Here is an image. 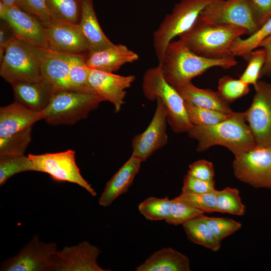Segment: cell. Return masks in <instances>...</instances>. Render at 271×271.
<instances>
[{"mask_svg":"<svg viewBox=\"0 0 271 271\" xmlns=\"http://www.w3.org/2000/svg\"><path fill=\"white\" fill-rule=\"evenodd\" d=\"M187 133L198 141V152L219 145L227 148L236 156L256 146L244 112H234L226 120L213 125H193Z\"/></svg>","mask_w":271,"mask_h":271,"instance_id":"cell-1","label":"cell"},{"mask_svg":"<svg viewBox=\"0 0 271 271\" xmlns=\"http://www.w3.org/2000/svg\"><path fill=\"white\" fill-rule=\"evenodd\" d=\"M237 64L233 56L209 59L191 51L180 39L168 44L161 65L165 80L173 87L186 83L210 68H230Z\"/></svg>","mask_w":271,"mask_h":271,"instance_id":"cell-2","label":"cell"},{"mask_svg":"<svg viewBox=\"0 0 271 271\" xmlns=\"http://www.w3.org/2000/svg\"><path fill=\"white\" fill-rule=\"evenodd\" d=\"M248 35L241 27L208 23L199 16L193 26L179 37L194 53L209 59H222L233 56L230 51L238 37Z\"/></svg>","mask_w":271,"mask_h":271,"instance_id":"cell-3","label":"cell"},{"mask_svg":"<svg viewBox=\"0 0 271 271\" xmlns=\"http://www.w3.org/2000/svg\"><path fill=\"white\" fill-rule=\"evenodd\" d=\"M143 92L150 101L159 99L167 110V122L174 132H188L193 126L190 122L185 100L175 87L165 79L161 65L148 69L142 82Z\"/></svg>","mask_w":271,"mask_h":271,"instance_id":"cell-4","label":"cell"},{"mask_svg":"<svg viewBox=\"0 0 271 271\" xmlns=\"http://www.w3.org/2000/svg\"><path fill=\"white\" fill-rule=\"evenodd\" d=\"M46 51L15 38L0 61L1 76L12 85L42 79L41 65Z\"/></svg>","mask_w":271,"mask_h":271,"instance_id":"cell-5","label":"cell"},{"mask_svg":"<svg viewBox=\"0 0 271 271\" xmlns=\"http://www.w3.org/2000/svg\"><path fill=\"white\" fill-rule=\"evenodd\" d=\"M102 101L93 93L74 89H57L42 110L49 124L71 125L85 118Z\"/></svg>","mask_w":271,"mask_h":271,"instance_id":"cell-6","label":"cell"},{"mask_svg":"<svg viewBox=\"0 0 271 271\" xmlns=\"http://www.w3.org/2000/svg\"><path fill=\"white\" fill-rule=\"evenodd\" d=\"M221 0H181L167 15L153 33L155 52L161 64L168 44L188 30L208 5Z\"/></svg>","mask_w":271,"mask_h":271,"instance_id":"cell-7","label":"cell"},{"mask_svg":"<svg viewBox=\"0 0 271 271\" xmlns=\"http://www.w3.org/2000/svg\"><path fill=\"white\" fill-rule=\"evenodd\" d=\"M199 17L208 23L245 29L250 36L260 28L249 0H221L207 6Z\"/></svg>","mask_w":271,"mask_h":271,"instance_id":"cell-8","label":"cell"},{"mask_svg":"<svg viewBox=\"0 0 271 271\" xmlns=\"http://www.w3.org/2000/svg\"><path fill=\"white\" fill-rule=\"evenodd\" d=\"M35 171L49 174L55 181L69 182L78 185L92 196L96 192L80 174L75 161V152L72 150L41 155L29 154Z\"/></svg>","mask_w":271,"mask_h":271,"instance_id":"cell-9","label":"cell"},{"mask_svg":"<svg viewBox=\"0 0 271 271\" xmlns=\"http://www.w3.org/2000/svg\"><path fill=\"white\" fill-rule=\"evenodd\" d=\"M235 177L255 188L271 190V148L256 146L235 156L232 163Z\"/></svg>","mask_w":271,"mask_h":271,"instance_id":"cell-10","label":"cell"},{"mask_svg":"<svg viewBox=\"0 0 271 271\" xmlns=\"http://www.w3.org/2000/svg\"><path fill=\"white\" fill-rule=\"evenodd\" d=\"M57 246L34 235L14 256L3 261L1 271H54Z\"/></svg>","mask_w":271,"mask_h":271,"instance_id":"cell-11","label":"cell"},{"mask_svg":"<svg viewBox=\"0 0 271 271\" xmlns=\"http://www.w3.org/2000/svg\"><path fill=\"white\" fill-rule=\"evenodd\" d=\"M249 108L244 112L256 145L271 148V84L258 81Z\"/></svg>","mask_w":271,"mask_h":271,"instance_id":"cell-12","label":"cell"},{"mask_svg":"<svg viewBox=\"0 0 271 271\" xmlns=\"http://www.w3.org/2000/svg\"><path fill=\"white\" fill-rule=\"evenodd\" d=\"M0 17L12 29L16 38L48 50L45 27L34 17L17 6L7 7L0 2Z\"/></svg>","mask_w":271,"mask_h":271,"instance_id":"cell-13","label":"cell"},{"mask_svg":"<svg viewBox=\"0 0 271 271\" xmlns=\"http://www.w3.org/2000/svg\"><path fill=\"white\" fill-rule=\"evenodd\" d=\"M156 100L157 107L150 124L144 132L134 136L131 141V155L142 162L168 142L167 110L159 99Z\"/></svg>","mask_w":271,"mask_h":271,"instance_id":"cell-14","label":"cell"},{"mask_svg":"<svg viewBox=\"0 0 271 271\" xmlns=\"http://www.w3.org/2000/svg\"><path fill=\"white\" fill-rule=\"evenodd\" d=\"M48 50L60 54L87 56L91 51L78 25L56 22L45 28Z\"/></svg>","mask_w":271,"mask_h":271,"instance_id":"cell-15","label":"cell"},{"mask_svg":"<svg viewBox=\"0 0 271 271\" xmlns=\"http://www.w3.org/2000/svg\"><path fill=\"white\" fill-rule=\"evenodd\" d=\"M134 75L122 76L90 69L89 83L93 92L102 101H107L114 106L115 112L120 111L124 104L126 89L135 80Z\"/></svg>","mask_w":271,"mask_h":271,"instance_id":"cell-16","label":"cell"},{"mask_svg":"<svg viewBox=\"0 0 271 271\" xmlns=\"http://www.w3.org/2000/svg\"><path fill=\"white\" fill-rule=\"evenodd\" d=\"M101 253L97 246L87 241L65 246L55 256L54 271H107L99 266L97 259Z\"/></svg>","mask_w":271,"mask_h":271,"instance_id":"cell-17","label":"cell"},{"mask_svg":"<svg viewBox=\"0 0 271 271\" xmlns=\"http://www.w3.org/2000/svg\"><path fill=\"white\" fill-rule=\"evenodd\" d=\"M44 119L42 111L33 109L15 101L0 108V138L12 136Z\"/></svg>","mask_w":271,"mask_h":271,"instance_id":"cell-18","label":"cell"},{"mask_svg":"<svg viewBox=\"0 0 271 271\" xmlns=\"http://www.w3.org/2000/svg\"><path fill=\"white\" fill-rule=\"evenodd\" d=\"M138 55L122 44L98 51H91L85 58L88 68L107 72L118 70L122 65L139 60Z\"/></svg>","mask_w":271,"mask_h":271,"instance_id":"cell-19","label":"cell"},{"mask_svg":"<svg viewBox=\"0 0 271 271\" xmlns=\"http://www.w3.org/2000/svg\"><path fill=\"white\" fill-rule=\"evenodd\" d=\"M12 86L15 101L40 111L47 107L57 90L43 78L36 81L17 83Z\"/></svg>","mask_w":271,"mask_h":271,"instance_id":"cell-20","label":"cell"},{"mask_svg":"<svg viewBox=\"0 0 271 271\" xmlns=\"http://www.w3.org/2000/svg\"><path fill=\"white\" fill-rule=\"evenodd\" d=\"M142 162L139 159L131 155L106 183L98 199L100 206H109L118 196L128 190L140 170Z\"/></svg>","mask_w":271,"mask_h":271,"instance_id":"cell-21","label":"cell"},{"mask_svg":"<svg viewBox=\"0 0 271 271\" xmlns=\"http://www.w3.org/2000/svg\"><path fill=\"white\" fill-rule=\"evenodd\" d=\"M174 87L183 99L191 105L227 113L234 112L229 103L221 97L218 91L198 88L191 81Z\"/></svg>","mask_w":271,"mask_h":271,"instance_id":"cell-22","label":"cell"},{"mask_svg":"<svg viewBox=\"0 0 271 271\" xmlns=\"http://www.w3.org/2000/svg\"><path fill=\"white\" fill-rule=\"evenodd\" d=\"M81 12L78 27L88 41L91 51H98L112 46L97 20L93 0H80Z\"/></svg>","mask_w":271,"mask_h":271,"instance_id":"cell-23","label":"cell"},{"mask_svg":"<svg viewBox=\"0 0 271 271\" xmlns=\"http://www.w3.org/2000/svg\"><path fill=\"white\" fill-rule=\"evenodd\" d=\"M136 271H189L190 260L183 253L171 248H162L153 253Z\"/></svg>","mask_w":271,"mask_h":271,"instance_id":"cell-24","label":"cell"},{"mask_svg":"<svg viewBox=\"0 0 271 271\" xmlns=\"http://www.w3.org/2000/svg\"><path fill=\"white\" fill-rule=\"evenodd\" d=\"M41 73L56 89H74L68 64L59 53L47 50L41 62Z\"/></svg>","mask_w":271,"mask_h":271,"instance_id":"cell-25","label":"cell"},{"mask_svg":"<svg viewBox=\"0 0 271 271\" xmlns=\"http://www.w3.org/2000/svg\"><path fill=\"white\" fill-rule=\"evenodd\" d=\"M202 217L184 223V230L191 242L216 251L221 247V240L212 233Z\"/></svg>","mask_w":271,"mask_h":271,"instance_id":"cell-26","label":"cell"},{"mask_svg":"<svg viewBox=\"0 0 271 271\" xmlns=\"http://www.w3.org/2000/svg\"><path fill=\"white\" fill-rule=\"evenodd\" d=\"M67 62L71 84L74 89L93 93L89 83L90 69L86 64V56L68 54H60Z\"/></svg>","mask_w":271,"mask_h":271,"instance_id":"cell-27","label":"cell"},{"mask_svg":"<svg viewBox=\"0 0 271 271\" xmlns=\"http://www.w3.org/2000/svg\"><path fill=\"white\" fill-rule=\"evenodd\" d=\"M47 8L57 22L78 25L81 12L80 0H45Z\"/></svg>","mask_w":271,"mask_h":271,"instance_id":"cell-28","label":"cell"},{"mask_svg":"<svg viewBox=\"0 0 271 271\" xmlns=\"http://www.w3.org/2000/svg\"><path fill=\"white\" fill-rule=\"evenodd\" d=\"M271 35V18L253 34L245 39L237 38L232 43L230 51L235 57H241L246 59L249 53L257 49L261 42Z\"/></svg>","mask_w":271,"mask_h":271,"instance_id":"cell-29","label":"cell"},{"mask_svg":"<svg viewBox=\"0 0 271 271\" xmlns=\"http://www.w3.org/2000/svg\"><path fill=\"white\" fill-rule=\"evenodd\" d=\"M216 196L217 212L238 216L244 214L245 207L237 189L228 187L220 191L216 190Z\"/></svg>","mask_w":271,"mask_h":271,"instance_id":"cell-30","label":"cell"},{"mask_svg":"<svg viewBox=\"0 0 271 271\" xmlns=\"http://www.w3.org/2000/svg\"><path fill=\"white\" fill-rule=\"evenodd\" d=\"M27 171H35L33 163L28 156L0 157V186H3L13 176Z\"/></svg>","mask_w":271,"mask_h":271,"instance_id":"cell-31","label":"cell"},{"mask_svg":"<svg viewBox=\"0 0 271 271\" xmlns=\"http://www.w3.org/2000/svg\"><path fill=\"white\" fill-rule=\"evenodd\" d=\"M172 205V199L168 197H151L139 205L138 210L149 220H166L170 215Z\"/></svg>","mask_w":271,"mask_h":271,"instance_id":"cell-32","label":"cell"},{"mask_svg":"<svg viewBox=\"0 0 271 271\" xmlns=\"http://www.w3.org/2000/svg\"><path fill=\"white\" fill-rule=\"evenodd\" d=\"M32 126L6 138H0V157L24 155L31 142Z\"/></svg>","mask_w":271,"mask_h":271,"instance_id":"cell-33","label":"cell"},{"mask_svg":"<svg viewBox=\"0 0 271 271\" xmlns=\"http://www.w3.org/2000/svg\"><path fill=\"white\" fill-rule=\"evenodd\" d=\"M187 112L193 125L203 126L217 124L229 118L232 113H227L191 105L185 101Z\"/></svg>","mask_w":271,"mask_h":271,"instance_id":"cell-34","label":"cell"},{"mask_svg":"<svg viewBox=\"0 0 271 271\" xmlns=\"http://www.w3.org/2000/svg\"><path fill=\"white\" fill-rule=\"evenodd\" d=\"M217 91L229 103L246 95L249 88L248 84L240 79H235L226 75L219 79Z\"/></svg>","mask_w":271,"mask_h":271,"instance_id":"cell-35","label":"cell"},{"mask_svg":"<svg viewBox=\"0 0 271 271\" xmlns=\"http://www.w3.org/2000/svg\"><path fill=\"white\" fill-rule=\"evenodd\" d=\"M172 202L170 215L165 220L169 224L183 225L191 219L203 216L205 213L201 210L174 198L172 199Z\"/></svg>","mask_w":271,"mask_h":271,"instance_id":"cell-36","label":"cell"},{"mask_svg":"<svg viewBox=\"0 0 271 271\" xmlns=\"http://www.w3.org/2000/svg\"><path fill=\"white\" fill-rule=\"evenodd\" d=\"M265 52L263 48L251 51L245 60L247 67L239 79L248 85L257 84L261 70L265 61Z\"/></svg>","mask_w":271,"mask_h":271,"instance_id":"cell-37","label":"cell"},{"mask_svg":"<svg viewBox=\"0 0 271 271\" xmlns=\"http://www.w3.org/2000/svg\"><path fill=\"white\" fill-rule=\"evenodd\" d=\"M17 6L34 17L45 28L57 22L50 14L45 0H18Z\"/></svg>","mask_w":271,"mask_h":271,"instance_id":"cell-38","label":"cell"},{"mask_svg":"<svg viewBox=\"0 0 271 271\" xmlns=\"http://www.w3.org/2000/svg\"><path fill=\"white\" fill-rule=\"evenodd\" d=\"M202 217L212 233L221 241L241 227L240 223L230 218L210 217L204 215Z\"/></svg>","mask_w":271,"mask_h":271,"instance_id":"cell-39","label":"cell"},{"mask_svg":"<svg viewBox=\"0 0 271 271\" xmlns=\"http://www.w3.org/2000/svg\"><path fill=\"white\" fill-rule=\"evenodd\" d=\"M216 194L214 192L203 194L182 193L174 199L190 204L205 213L217 212L216 207Z\"/></svg>","mask_w":271,"mask_h":271,"instance_id":"cell-40","label":"cell"},{"mask_svg":"<svg viewBox=\"0 0 271 271\" xmlns=\"http://www.w3.org/2000/svg\"><path fill=\"white\" fill-rule=\"evenodd\" d=\"M216 190L214 181H204L188 174L184 177L182 193L203 194L213 192Z\"/></svg>","mask_w":271,"mask_h":271,"instance_id":"cell-41","label":"cell"},{"mask_svg":"<svg viewBox=\"0 0 271 271\" xmlns=\"http://www.w3.org/2000/svg\"><path fill=\"white\" fill-rule=\"evenodd\" d=\"M187 174L204 181H214V171L213 164L206 160H198L190 164Z\"/></svg>","mask_w":271,"mask_h":271,"instance_id":"cell-42","label":"cell"},{"mask_svg":"<svg viewBox=\"0 0 271 271\" xmlns=\"http://www.w3.org/2000/svg\"><path fill=\"white\" fill-rule=\"evenodd\" d=\"M261 27L271 18V0H249Z\"/></svg>","mask_w":271,"mask_h":271,"instance_id":"cell-43","label":"cell"},{"mask_svg":"<svg viewBox=\"0 0 271 271\" xmlns=\"http://www.w3.org/2000/svg\"><path fill=\"white\" fill-rule=\"evenodd\" d=\"M15 38V37L12 29L5 21L1 20L0 25V61L4 57L6 48Z\"/></svg>","mask_w":271,"mask_h":271,"instance_id":"cell-44","label":"cell"},{"mask_svg":"<svg viewBox=\"0 0 271 271\" xmlns=\"http://www.w3.org/2000/svg\"><path fill=\"white\" fill-rule=\"evenodd\" d=\"M259 47L263 48L265 52V61L261 70L259 78L263 77L271 76V35L264 39Z\"/></svg>","mask_w":271,"mask_h":271,"instance_id":"cell-45","label":"cell"},{"mask_svg":"<svg viewBox=\"0 0 271 271\" xmlns=\"http://www.w3.org/2000/svg\"><path fill=\"white\" fill-rule=\"evenodd\" d=\"M7 7L17 6L18 0H1L0 1Z\"/></svg>","mask_w":271,"mask_h":271,"instance_id":"cell-46","label":"cell"}]
</instances>
